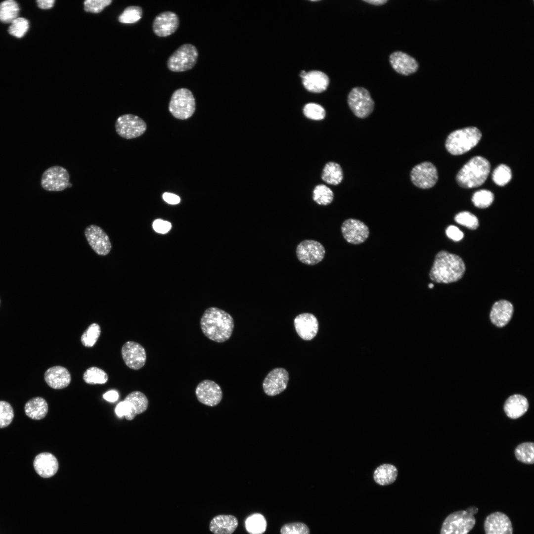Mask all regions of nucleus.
Masks as SVG:
<instances>
[{"instance_id": "obj_52", "label": "nucleus", "mask_w": 534, "mask_h": 534, "mask_svg": "<svg viewBox=\"0 0 534 534\" xmlns=\"http://www.w3.org/2000/svg\"><path fill=\"white\" fill-rule=\"evenodd\" d=\"M38 6L39 8L47 9L52 8L55 3L54 0H37Z\"/></svg>"}, {"instance_id": "obj_32", "label": "nucleus", "mask_w": 534, "mask_h": 534, "mask_svg": "<svg viewBox=\"0 0 534 534\" xmlns=\"http://www.w3.org/2000/svg\"><path fill=\"white\" fill-rule=\"evenodd\" d=\"M267 525L265 517L260 513L251 514L245 522L246 530L250 534H263L266 530Z\"/></svg>"}, {"instance_id": "obj_24", "label": "nucleus", "mask_w": 534, "mask_h": 534, "mask_svg": "<svg viewBox=\"0 0 534 534\" xmlns=\"http://www.w3.org/2000/svg\"><path fill=\"white\" fill-rule=\"evenodd\" d=\"M33 465L37 473L44 478L55 475L59 466L56 458L49 452H42L37 455L34 459Z\"/></svg>"}, {"instance_id": "obj_47", "label": "nucleus", "mask_w": 534, "mask_h": 534, "mask_svg": "<svg viewBox=\"0 0 534 534\" xmlns=\"http://www.w3.org/2000/svg\"><path fill=\"white\" fill-rule=\"evenodd\" d=\"M153 228L156 232L164 234L170 230L171 223L168 221L157 219L154 221Z\"/></svg>"}, {"instance_id": "obj_37", "label": "nucleus", "mask_w": 534, "mask_h": 534, "mask_svg": "<svg viewBox=\"0 0 534 534\" xmlns=\"http://www.w3.org/2000/svg\"><path fill=\"white\" fill-rule=\"evenodd\" d=\"M100 334L101 329L99 325L93 323L89 326L81 336V343L85 347H92L96 343Z\"/></svg>"}, {"instance_id": "obj_29", "label": "nucleus", "mask_w": 534, "mask_h": 534, "mask_svg": "<svg viewBox=\"0 0 534 534\" xmlns=\"http://www.w3.org/2000/svg\"><path fill=\"white\" fill-rule=\"evenodd\" d=\"M26 414L30 418L40 420L44 418L48 412V404L46 400L40 397L29 400L25 404Z\"/></svg>"}, {"instance_id": "obj_35", "label": "nucleus", "mask_w": 534, "mask_h": 534, "mask_svg": "<svg viewBox=\"0 0 534 534\" xmlns=\"http://www.w3.org/2000/svg\"><path fill=\"white\" fill-rule=\"evenodd\" d=\"M83 378L84 381L89 384H103L107 382L108 376L103 369L92 366L85 371Z\"/></svg>"}, {"instance_id": "obj_23", "label": "nucleus", "mask_w": 534, "mask_h": 534, "mask_svg": "<svg viewBox=\"0 0 534 534\" xmlns=\"http://www.w3.org/2000/svg\"><path fill=\"white\" fill-rule=\"evenodd\" d=\"M514 312L512 304L508 301L501 300L492 306L490 317L493 324L498 327H503L510 321Z\"/></svg>"}, {"instance_id": "obj_21", "label": "nucleus", "mask_w": 534, "mask_h": 534, "mask_svg": "<svg viewBox=\"0 0 534 534\" xmlns=\"http://www.w3.org/2000/svg\"><path fill=\"white\" fill-rule=\"evenodd\" d=\"M389 61L397 73L405 76L416 72L419 67L414 58L401 51L393 52L389 56Z\"/></svg>"}, {"instance_id": "obj_25", "label": "nucleus", "mask_w": 534, "mask_h": 534, "mask_svg": "<svg viewBox=\"0 0 534 534\" xmlns=\"http://www.w3.org/2000/svg\"><path fill=\"white\" fill-rule=\"evenodd\" d=\"M302 79L305 88L308 91L314 93H320L325 90L329 83L327 75L319 71L307 72Z\"/></svg>"}, {"instance_id": "obj_44", "label": "nucleus", "mask_w": 534, "mask_h": 534, "mask_svg": "<svg viewBox=\"0 0 534 534\" xmlns=\"http://www.w3.org/2000/svg\"><path fill=\"white\" fill-rule=\"evenodd\" d=\"M13 417V410L10 404L4 400H0V428L8 426Z\"/></svg>"}, {"instance_id": "obj_34", "label": "nucleus", "mask_w": 534, "mask_h": 534, "mask_svg": "<svg viewBox=\"0 0 534 534\" xmlns=\"http://www.w3.org/2000/svg\"><path fill=\"white\" fill-rule=\"evenodd\" d=\"M334 193L327 186L320 184L315 186L312 192V199L317 204L327 206L334 199Z\"/></svg>"}, {"instance_id": "obj_10", "label": "nucleus", "mask_w": 534, "mask_h": 534, "mask_svg": "<svg viewBox=\"0 0 534 534\" xmlns=\"http://www.w3.org/2000/svg\"><path fill=\"white\" fill-rule=\"evenodd\" d=\"M70 175L63 167L53 166L47 169L43 174L42 187L48 191H61L68 187Z\"/></svg>"}, {"instance_id": "obj_31", "label": "nucleus", "mask_w": 534, "mask_h": 534, "mask_svg": "<svg viewBox=\"0 0 534 534\" xmlns=\"http://www.w3.org/2000/svg\"><path fill=\"white\" fill-rule=\"evenodd\" d=\"M344 178L343 169L338 163L335 162H327L323 167L321 178L326 183L333 185L340 184Z\"/></svg>"}, {"instance_id": "obj_20", "label": "nucleus", "mask_w": 534, "mask_h": 534, "mask_svg": "<svg viewBox=\"0 0 534 534\" xmlns=\"http://www.w3.org/2000/svg\"><path fill=\"white\" fill-rule=\"evenodd\" d=\"M294 324L297 333L304 340L312 339L318 332V322L312 313L299 314L295 318Z\"/></svg>"}, {"instance_id": "obj_4", "label": "nucleus", "mask_w": 534, "mask_h": 534, "mask_svg": "<svg viewBox=\"0 0 534 534\" xmlns=\"http://www.w3.org/2000/svg\"><path fill=\"white\" fill-rule=\"evenodd\" d=\"M481 137V132L474 127L457 130L447 136L445 143V148L452 155H461L474 147L479 143Z\"/></svg>"}, {"instance_id": "obj_15", "label": "nucleus", "mask_w": 534, "mask_h": 534, "mask_svg": "<svg viewBox=\"0 0 534 534\" xmlns=\"http://www.w3.org/2000/svg\"><path fill=\"white\" fill-rule=\"evenodd\" d=\"M288 371L283 368H275L267 375L263 383L266 394L274 396L280 394L287 388L289 381Z\"/></svg>"}, {"instance_id": "obj_14", "label": "nucleus", "mask_w": 534, "mask_h": 534, "mask_svg": "<svg viewBox=\"0 0 534 534\" xmlns=\"http://www.w3.org/2000/svg\"><path fill=\"white\" fill-rule=\"evenodd\" d=\"M86 239L93 250L100 256L108 255L112 245L107 233L99 226L91 224L85 230Z\"/></svg>"}, {"instance_id": "obj_2", "label": "nucleus", "mask_w": 534, "mask_h": 534, "mask_svg": "<svg viewBox=\"0 0 534 534\" xmlns=\"http://www.w3.org/2000/svg\"><path fill=\"white\" fill-rule=\"evenodd\" d=\"M465 271V264L459 256L442 250L435 256L429 277L436 283H450L460 279Z\"/></svg>"}, {"instance_id": "obj_5", "label": "nucleus", "mask_w": 534, "mask_h": 534, "mask_svg": "<svg viewBox=\"0 0 534 534\" xmlns=\"http://www.w3.org/2000/svg\"><path fill=\"white\" fill-rule=\"evenodd\" d=\"M478 511L477 507L472 506L450 514L443 523L440 534H468L475 526L474 515Z\"/></svg>"}, {"instance_id": "obj_18", "label": "nucleus", "mask_w": 534, "mask_h": 534, "mask_svg": "<svg viewBox=\"0 0 534 534\" xmlns=\"http://www.w3.org/2000/svg\"><path fill=\"white\" fill-rule=\"evenodd\" d=\"M195 394L200 402L210 406L218 404L222 397L220 386L210 380H205L199 383L196 388Z\"/></svg>"}, {"instance_id": "obj_56", "label": "nucleus", "mask_w": 534, "mask_h": 534, "mask_svg": "<svg viewBox=\"0 0 534 534\" xmlns=\"http://www.w3.org/2000/svg\"></svg>"}, {"instance_id": "obj_33", "label": "nucleus", "mask_w": 534, "mask_h": 534, "mask_svg": "<svg viewBox=\"0 0 534 534\" xmlns=\"http://www.w3.org/2000/svg\"><path fill=\"white\" fill-rule=\"evenodd\" d=\"M19 12L18 3L13 0H6L0 3V21L11 23L17 18Z\"/></svg>"}, {"instance_id": "obj_27", "label": "nucleus", "mask_w": 534, "mask_h": 534, "mask_svg": "<svg viewBox=\"0 0 534 534\" xmlns=\"http://www.w3.org/2000/svg\"><path fill=\"white\" fill-rule=\"evenodd\" d=\"M237 518L232 515H220L210 524V530L214 534H232L238 526Z\"/></svg>"}, {"instance_id": "obj_39", "label": "nucleus", "mask_w": 534, "mask_h": 534, "mask_svg": "<svg viewBox=\"0 0 534 534\" xmlns=\"http://www.w3.org/2000/svg\"><path fill=\"white\" fill-rule=\"evenodd\" d=\"M512 178L511 169L506 165L500 164L493 171L492 178L494 182L499 186L507 184Z\"/></svg>"}, {"instance_id": "obj_7", "label": "nucleus", "mask_w": 534, "mask_h": 534, "mask_svg": "<svg viewBox=\"0 0 534 534\" xmlns=\"http://www.w3.org/2000/svg\"><path fill=\"white\" fill-rule=\"evenodd\" d=\"M198 57L197 48L191 44H184L178 47L168 58L167 68L175 72L186 71L195 65Z\"/></svg>"}, {"instance_id": "obj_11", "label": "nucleus", "mask_w": 534, "mask_h": 534, "mask_svg": "<svg viewBox=\"0 0 534 534\" xmlns=\"http://www.w3.org/2000/svg\"><path fill=\"white\" fill-rule=\"evenodd\" d=\"M412 183L421 189L433 187L438 179V174L435 166L430 162H423L414 166L410 173Z\"/></svg>"}, {"instance_id": "obj_54", "label": "nucleus", "mask_w": 534, "mask_h": 534, "mask_svg": "<svg viewBox=\"0 0 534 534\" xmlns=\"http://www.w3.org/2000/svg\"><path fill=\"white\" fill-rule=\"evenodd\" d=\"M307 72L304 71H302L300 73V76L303 78L306 74Z\"/></svg>"}, {"instance_id": "obj_48", "label": "nucleus", "mask_w": 534, "mask_h": 534, "mask_svg": "<svg viewBox=\"0 0 534 534\" xmlns=\"http://www.w3.org/2000/svg\"><path fill=\"white\" fill-rule=\"evenodd\" d=\"M445 233L449 238L455 241L461 240L464 236L463 233L457 227L453 225L447 227Z\"/></svg>"}, {"instance_id": "obj_50", "label": "nucleus", "mask_w": 534, "mask_h": 534, "mask_svg": "<svg viewBox=\"0 0 534 534\" xmlns=\"http://www.w3.org/2000/svg\"><path fill=\"white\" fill-rule=\"evenodd\" d=\"M163 199L168 203L171 204H177L179 203L180 198L178 195L169 192H165L163 194Z\"/></svg>"}, {"instance_id": "obj_3", "label": "nucleus", "mask_w": 534, "mask_h": 534, "mask_svg": "<svg viewBox=\"0 0 534 534\" xmlns=\"http://www.w3.org/2000/svg\"><path fill=\"white\" fill-rule=\"evenodd\" d=\"M490 170L489 161L476 156L468 161L460 170L456 179L462 187L470 188L480 186L486 180Z\"/></svg>"}, {"instance_id": "obj_53", "label": "nucleus", "mask_w": 534, "mask_h": 534, "mask_svg": "<svg viewBox=\"0 0 534 534\" xmlns=\"http://www.w3.org/2000/svg\"><path fill=\"white\" fill-rule=\"evenodd\" d=\"M366 2L375 5H381L388 2L387 0H364Z\"/></svg>"}, {"instance_id": "obj_8", "label": "nucleus", "mask_w": 534, "mask_h": 534, "mask_svg": "<svg viewBox=\"0 0 534 534\" xmlns=\"http://www.w3.org/2000/svg\"><path fill=\"white\" fill-rule=\"evenodd\" d=\"M348 104L357 118L365 119L373 111L375 102L369 91L363 87H355L348 95Z\"/></svg>"}, {"instance_id": "obj_38", "label": "nucleus", "mask_w": 534, "mask_h": 534, "mask_svg": "<svg viewBox=\"0 0 534 534\" xmlns=\"http://www.w3.org/2000/svg\"><path fill=\"white\" fill-rule=\"evenodd\" d=\"M142 9L138 6H130L126 7L118 17L120 22L125 24H133L138 22L142 17Z\"/></svg>"}, {"instance_id": "obj_51", "label": "nucleus", "mask_w": 534, "mask_h": 534, "mask_svg": "<svg viewBox=\"0 0 534 534\" xmlns=\"http://www.w3.org/2000/svg\"><path fill=\"white\" fill-rule=\"evenodd\" d=\"M103 398L109 402H115L119 398L118 393L115 390H110L106 392L103 395Z\"/></svg>"}, {"instance_id": "obj_55", "label": "nucleus", "mask_w": 534, "mask_h": 534, "mask_svg": "<svg viewBox=\"0 0 534 534\" xmlns=\"http://www.w3.org/2000/svg\"><path fill=\"white\" fill-rule=\"evenodd\" d=\"M433 287H434V285H433V284H432V283H430V284H429V288H433Z\"/></svg>"}, {"instance_id": "obj_1", "label": "nucleus", "mask_w": 534, "mask_h": 534, "mask_svg": "<svg viewBox=\"0 0 534 534\" xmlns=\"http://www.w3.org/2000/svg\"><path fill=\"white\" fill-rule=\"evenodd\" d=\"M203 334L210 340L218 343L227 341L232 335L234 328L232 317L228 312L216 307L206 309L200 320Z\"/></svg>"}, {"instance_id": "obj_12", "label": "nucleus", "mask_w": 534, "mask_h": 534, "mask_svg": "<svg viewBox=\"0 0 534 534\" xmlns=\"http://www.w3.org/2000/svg\"><path fill=\"white\" fill-rule=\"evenodd\" d=\"M297 257L301 263L313 266L320 262L324 258L325 249L319 242L311 239L301 241L296 250Z\"/></svg>"}, {"instance_id": "obj_36", "label": "nucleus", "mask_w": 534, "mask_h": 534, "mask_svg": "<svg viewBox=\"0 0 534 534\" xmlns=\"http://www.w3.org/2000/svg\"><path fill=\"white\" fill-rule=\"evenodd\" d=\"M517 459L526 464L534 462V445L533 443H524L517 446L515 450Z\"/></svg>"}, {"instance_id": "obj_19", "label": "nucleus", "mask_w": 534, "mask_h": 534, "mask_svg": "<svg viewBox=\"0 0 534 534\" xmlns=\"http://www.w3.org/2000/svg\"><path fill=\"white\" fill-rule=\"evenodd\" d=\"M485 534H513V527L509 518L501 512L489 515L484 524Z\"/></svg>"}, {"instance_id": "obj_41", "label": "nucleus", "mask_w": 534, "mask_h": 534, "mask_svg": "<svg viewBox=\"0 0 534 534\" xmlns=\"http://www.w3.org/2000/svg\"><path fill=\"white\" fill-rule=\"evenodd\" d=\"M303 113L307 118L315 121L322 120L326 116L325 109L320 105L314 103L305 105L303 108Z\"/></svg>"}, {"instance_id": "obj_6", "label": "nucleus", "mask_w": 534, "mask_h": 534, "mask_svg": "<svg viewBox=\"0 0 534 534\" xmlns=\"http://www.w3.org/2000/svg\"><path fill=\"white\" fill-rule=\"evenodd\" d=\"M195 108V98L189 89L180 88L172 94L169 110L176 118L180 120L188 119L193 115Z\"/></svg>"}, {"instance_id": "obj_49", "label": "nucleus", "mask_w": 534, "mask_h": 534, "mask_svg": "<svg viewBox=\"0 0 534 534\" xmlns=\"http://www.w3.org/2000/svg\"><path fill=\"white\" fill-rule=\"evenodd\" d=\"M117 415L119 417L125 416L126 418L130 414V407L128 402L124 400L120 402L116 406L115 410Z\"/></svg>"}, {"instance_id": "obj_9", "label": "nucleus", "mask_w": 534, "mask_h": 534, "mask_svg": "<svg viewBox=\"0 0 534 534\" xmlns=\"http://www.w3.org/2000/svg\"><path fill=\"white\" fill-rule=\"evenodd\" d=\"M117 134L125 139H133L142 135L146 131L145 121L139 117L131 114H124L119 116L115 124Z\"/></svg>"}, {"instance_id": "obj_43", "label": "nucleus", "mask_w": 534, "mask_h": 534, "mask_svg": "<svg viewBox=\"0 0 534 534\" xmlns=\"http://www.w3.org/2000/svg\"><path fill=\"white\" fill-rule=\"evenodd\" d=\"M454 220L458 224L470 229H476L479 226V221L477 217L468 211L458 213L455 216Z\"/></svg>"}, {"instance_id": "obj_26", "label": "nucleus", "mask_w": 534, "mask_h": 534, "mask_svg": "<svg viewBox=\"0 0 534 534\" xmlns=\"http://www.w3.org/2000/svg\"><path fill=\"white\" fill-rule=\"evenodd\" d=\"M528 407L527 399L519 394H515L509 397L504 405V410L506 415L512 419H516L522 416L526 412Z\"/></svg>"}, {"instance_id": "obj_16", "label": "nucleus", "mask_w": 534, "mask_h": 534, "mask_svg": "<svg viewBox=\"0 0 534 534\" xmlns=\"http://www.w3.org/2000/svg\"><path fill=\"white\" fill-rule=\"evenodd\" d=\"M121 354L126 365L132 369H140L144 365L146 360L144 348L140 344L134 341L126 342L122 347Z\"/></svg>"}, {"instance_id": "obj_13", "label": "nucleus", "mask_w": 534, "mask_h": 534, "mask_svg": "<svg viewBox=\"0 0 534 534\" xmlns=\"http://www.w3.org/2000/svg\"><path fill=\"white\" fill-rule=\"evenodd\" d=\"M341 230L345 240L353 245L363 243L370 233L369 228L364 222L354 218L345 220L341 225Z\"/></svg>"}, {"instance_id": "obj_42", "label": "nucleus", "mask_w": 534, "mask_h": 534, "mask_svg": "<svg viewBox=\"0 0 534 534\" xmlns=\"http://www.w3.org/2000/svg\"><path fill=\"white\" fill-rule=\"evenodd\" d=\"M28 29V21L23 17H17L11 23L8 32L12 36L20 38L25 35Z\"/></svg>"}, {"instance_id": "obj_45", "label": "nucleus", "mask_w": 534, "mask_h": 534, "mask_svg": "<svg viewBox=\"0 0 534 534\" xmlns=\"http://www.w3.org/2000/svg\"><path fill=\"white\" fill-rule=\"evenodd\" d=\"M281 534H310L308 527L304 523L295 522L286 524L280 530Z\"/></svg>"}, {"instance_id": "obj_22", "label": "nucleus", "mask_w": 534, "mask_h": 534, "mask_svg": "<svg viewBox=\"0 0 534 534\" xmlns=\"http://www.w3.org/2000/svg\"><path fill=\"white\" fill-rule=\"evenodd\" d=\"M44 381L51 388L62 389L67 387L71 380L68 370L62 366L57 365L48 368L44 374Z\"/></svg>"}, {"instance_id": "obj_40", "label": "nucleus", "mask_w": 534, "mask_h": 534, "mask_svg": "<svg viewBox=\"0 0 534 534\" xmlns=\"http://www.w3.org/2000/svg\"><path fill=\"white\" fill-rule=\"evenodd\" d=\"M493 194L490 191L486 189H481L476 191L472 198L474 205L481 209L489 207L493 202Z\"/></svg>"}, {"instance_id": "obj_30", "label": "nucleus", "mask_w": 534, "mask_h": 534, "mask_svg": "<svg viewBox=\"0 0 534 534\" xmlns=\"http://www.w3.org/2000/svg\"><path fill=\"white\" fill-rule=\"evenodd\" d=\"M398 476V470L393 465L383 464L378 467L373 473L375 482L381 486L393 483Z\"/></svg>"}, {"instance_id": "obj_46", "label": "nucleus", "mask_w": 534, "mask_h": 534, "mask_svg": "<svg viewBox=\"0 0 534 534\" xmlns=\"http://www.w3.org/2000/svg\"><path fill=\"white\" fill-rule=\"evenodd\" d=\"M112 2L110 0H86L84 1V10L86 12L98 13Z\"/></svg>"}, {"instance_id": "obj_28", "label": "nucleus", "mask_w": 534, "mask_h": 534, "mask_svg": "<svg viewBox=\"0 0 534 534\" xmlns=\"http://www.w3.org/2000/svg\"><path fill=\"white\" fill-rule=\"evenodd\" d=\"M130 407V414L126 418L133 420L137 414L144 412L148 406V400L146 396L140 391H134L128 394L124 399Z\"/></svg>"}, {"instance_id": "obj_17", "label": "nucleus", "mask_w": 534, "mask_h": 534, "mask_svg": "<svg viewBox=\"0 0 534 534\" xmlns=\"http://www.w3.org/2000/svg\"><path fill=\"white\" fill-rule=\"evenodd\" d=\"M179 19L173 11H167L158 14L154 19L152 29L159 37H166L174 34L178 29Z\"/></svg>"}]
</instances>
